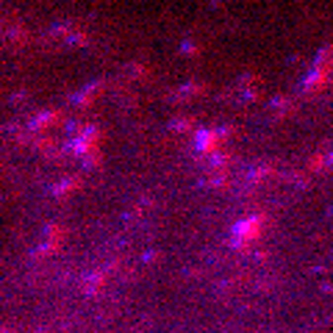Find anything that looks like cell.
I'll list each match as a JSON object with an SVG mask.
<instances>
[{"instance_id":"52a82bcc","label":"cell","mask_w":333,"mask_h":333,"mask_svg":"<svg viewBox=\"0 0 333 333\" xmlns=\"http://www.w3.org/2000/svg\"><path fill=\"white\" fill-rule=\"evenodd\" d=\"M0 333H8V331H6V328H0Z\"/></svg>"},{"instance_id":"5b68a950","label":"cell","mask_w":333,"mask_h":333,"mask_svg":"<svg viewBox=\"0 0 333 333\" xmlns=\"http://www.w3.org/2000/svg\"><path fill=\"white\" fill-rule=\"evenodd\" d=\"M97 89H100V84H97V81H95V84H89V86H86V89H84L81 95H75V103H89V97H92V95L97 92Z\"/></svg>"},{"instance_id":"7a4b0ae2","label":"cell","mask_w":333,"mask_h":333,"mask_svg":"<svg viewBox=\"0 0 333 333\" xmlns=\"http://www.w3.org/2000/svg\"><path fill=\"white\" fill-rule=\"evenodd\" d=\"M258 231H261V220L258 217H247V220H241L239 225L234 228V234H236V241H247V239H255L258 236Z\"/></svg>"},{"instance_id":"8992f818","label":"cell","mask_w":333,"mask_h":333,"mask_svg":"<svg viewBox=\"0 0 333 333\" xmlns=\"http://www.w3.org/2000/svg\"><path fill=\"white\" fill-rule=\"evenodd\" d=\"M75 184H78L75 178H67L64 184H58V186H56V189H58V194H64V191H70V189H72V186H75Z\"/></svg>"},{"instance_id":"6da1fadb","label":"cell","mask_w":333,"mask_h":333,"mask_svg":"<svg viewBox=\"0 0 333 333\" xmlns=\"http://www.w3.org/2000/svg\"><path fill=\"white\" fill-rule=\"evenodd\" d=\"M97 139H100V131H97L95 125H86L84 131H81L75 139H72V150H75L78 156H86V153H89L95 144H97Z\"/></svg>"},{"instance_id":"3957f363","label":"cell","mask_w":333,"mask_h":333,"mask_svg":"<svg viewBox=\"0 0 333 333\" xmlns=\"http://www.w3.org/2000/svg\"><path fill=\"white\" fill-rule=\"evenodd\" d=\"M214 142H217V136H214L211 131H200V134H197V147H200V150H211V147H217Z\"/></svg>"},{"instance_id":"277c9868","label":"cell","mask_w":333,"mask_h":333,"mask_svg":"<svg viewBox=\"0 0 333 333\" xmlns=\"http://www.w3.org/2000/svg\"><path fill=\"white\" fill-rule=\"evenodd\" d=\"M56 117H58L56 111H42V114H36V117H34V122H31V125H36V128L50 125V120H56Z\"/></svg>"}]
</instances>
